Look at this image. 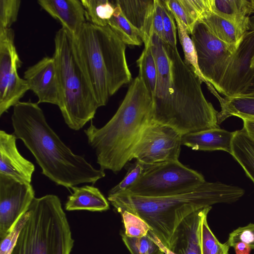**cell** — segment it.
<instances>
[{"instance_id":"1","label":"cell","mask_w":254,"mask_h":254,"mask_svg":"<svg viewBox=\"0 0 254 254\" xmlns=\"http://www.w3.org/2000/svg\"><path fill=\"white\" fill-rule=\"evenodd\" d=\"M151 46L157 67L152 120L182 134L220 128L218 112L203 93L202 80L182 60L177 48L153 33Z\"/></svg>"},{"instance_id":"2","label":"cell","mask_w":254,"mask_h":254,"mask_svg":"<svg viewBox=\"0 0 254 254\" xmlns=\"http://www.w3.org/2000/svg\"><path fill=\"white\" fill-rule=\"evenodd\" d=\"M38 104L19 102L13 107L11 119L13 134L32 154L42 174L68 189L81 184H94L104 178V170L94 168L64 143Z\"/></svg>"},{"instance_id":"3","label":"cell","mask_w":254,"mask_h":254,"mask_svg":"<svg viewBox=\"0 0 254 254\" xmlns=\"http://www.w3.org/2000/svg\"><path fill=\"white\" fill-rule=\"evenodd\" d=\"M244 193L237 186L205 182L190 191L175 195L147 197L120 194L108 196V200L119 213L126 210L144 220L150 232L173 252L178 228L185 218L214 204L234 202Z\"/></svg>"},{"instance_id":"4","label":"cell","mask_w":254,"mask_h":254,"mask_svg":"<svg viewBox=\"0 0 254 254\" xmlns=\"http://www.w3.org/2000/svg\"><path fill=\"white\" fill-rule=\"evenodd\" d=\"M152 98L141 78L136 77L112 118L102 127L92 122L84 130L100 169L114 173L131 160L133 149L152 121Z\"/></svg>"},{"instance_id":"5","label":"cell","mask_w":254,"mask_h":254,"mask_svg":"<svg viewBox=\"0 0 254 254\" xmlns=\"http://www.w3.org/2000/svg\"><path fill=\"white\" fill-rule=\"evenodd\" d=\"M74 39L99 106H104L132 79L126 60V44L109 25L99 26L89 21Z\"/></svg>"},{"instance_id":"6","label":"cell","mask_w":254,"mask_h":254,"mask_svg":"<svg viewBox=\"0 0 254 254\" xmlns=\"http://www.w3.org/2000/svg\"><path fill=\"white\" fill-rule=\"evenodd\" d=\"M53 56L58 74L60 104L65 123L79 130L94 118L99 104L77 55L74 36L64 28L56 33Z\"/></svg>"},{"instance_id":"7","label":"cell","mask_w":254,"mask_h":254,"mask_svg":"<svg viewBox=\"0 0 254 254\" xmlns=\"http://www.w3.org/2000/svg\"><path fill=\"white\" fill-rule=\"evenodd\" d=\"M28 218L10 254H70L74 240L60 198L35 197Z\"/></svg>"},{"instance_id":"8","label":"cell","mask_w":254,"mask_h":254,"mask_svg":"<svg viewBox=\"0 0 254 254\" xmlns=\"http://www.w3.org/2000/svg\"><path fill=\"white\" fill-rule=\"evenodd\" d=\"M205 182L201 173L186 166L179 160L145 165L138 180L121 194L147 197L172 195L190 191Z\"/></svg>"},{"instance_id":"9","label":"cell","mask_w":254,"mask_h":254,"mask_svg":"<svg viewBox=\"0 0 254 254\" xmlns=\"http://www.w3.org/2000/svg\"><path fill=\"white\" fill-rule=\"evenodd\" d=\"M190 35L199 69L206 84H211L219 92L220 82L233 53L200 19L195 23Z\"/></svg>"},{"instance_id":"10","label":"cell","mask_w":254,"mask_h":254,"mask_svg":"<svg viewBox=\"0 0 254 254\" xmlns=\"http://www.w3.org/2000/svg\"><path fill=\"white\" fill-rule=\"evenodd\" d=\"M182 136L173 127L152 120L135 146L131 160L134 159L147 165L178 160Z\"/></svg>"},{"instance_id":"11","label":"cell","mask_w":254,"mask_h":254,"mask_svg":"<svg viewBox=\"0 0 254 254\" xmlns=\"http://www.w3.org/2000/svg\"><path fill=\"white\" fill-rule=\"evenodd\" d=\"M11 28L0 31V116L20 102L29 90L17 73L22 62L14 43Z\"/></svg>"},{"instance_id":"12","label":"cell","mask_w":254,"mask_h":254,"mask_svg":"<svg viewBox=\"0 0 254 254\" xmlns=\"http://www.w3.org/2000/svg\"><path fill=\"white\" fill-rule=\"evenodd\" d=\"M31 184L0 174V238L3 239L25 214L35 198Z\"/></svg>"},{"instance_id":"13","label":"cell","mask_w":254,"mask_h":254,"mask_svg":"<svg viewBox=\"0 0 254 254\" xmlns=\"http://www.w3.org/2000/svg\"><path fill=\"white\" fill-rule=\"evenodd\" d=\"M254 55V30L246 33L234 52L219 85L225 97L243 94L254 73L251 67Z\"/></svg>"},{"instance_id":"14","label":"cell","mask_w":254,"mask_h":254,"mask_svg":"<svg viewBox=\"0 0 254 254\" xmlns=\"http://www.w3.org/2000/svg\"><path fill=\"white\" fill-rule=\"evenodd\" d=\"M29 90L38 97V104H60V89L57 66L53 57H45L28 67L24 73Z\"/></svg>"},{"instance_id":"15","label":"cell","mask_w":254,"mask_h":254,"mask_svg":"<svg viewBox=\"0 0 254 254\" xmlns=\"http://www.w3.org/2000/svg\"><path fill=\"white\" fill-rule=\"evenodd\" d=\"M16 139L13 133L0 130V174L31 184L35 166L18 151Z\"/></svg>"},{"instance_id":"16","label":"cell","mask_w":254,"mask_h":254,"mask_svg":"<svg viewBox=\"0 0 254 254\" xmlns=\"http://www.w3.org/2000/svg\"><path fill=\"white\" fill-rule=\"evenodd\" d=\"M37 2L74 37L86 22L85 11L81 0H39Z\"/></svg>"},{"instance_id":"17","label":"cell","mask_w":254,"mask_h":254,"mask_svg":"<svg viewBox=\"0 0 254 254\" xmlns=\"http://www.w3.org/2000/svg\"><path fill=\"white\" fill-rule=\"evenodd\" d=\"M211 206L197 210L185 218L178 228L174 252L177 254H203L202 226Z\"/></svg>"},{"instance_id":"18","label":"cell","mask_w":254,"mask_h":254,"mask_svg":"<svg viewBox=\"0 0 254 254\" xmlns=\"http://www.w3.org/2000/svg\"><path fill=\"white\" fill-rule=\"evenodd\" d=\"M129 22L140 32L144 46L151 43L153 35L154 0H116Z\"/></svg>"},{"instance_id":"19","label":"cell","mask_w":254,"mask_h":254,"mask_svg":"<svg viewBox=\"0 0 254 254\" xmlns=\"http://www.w3.org/2000/svg\"><path fill=\"white\" fill-rule=\"evenodd\" d=\"M235 133L220 128L188 133L182 134V144L194 150H222L231 155Z\"/></svg>"},{"instance_id":"20","label":"cell","mask_w":254,"mask_h":254,"mask_svg":"<svg viewBox=\"0 0 254 254\" xmlns=\"http://www.w3.org/2000/svg\"><path fill=\"white\" fill-rule=\"evenodd\" d=\"M71 189L72 193L68 196L64 205L66 210L102 212L109 209L108 201L97 188L85 185L72 187Z\"/></svg>"},{"instance_id":"21","label":"cell","mask_w":254,"mask_h":254,"mask_svg":"<svg viewBox=\"0 0 254 254\" xmlns=\"http://www.w3.org/2000/svg\"><path fill=\"white\" fill-rule=\"evenodd\" d=\"M211 11L246 32L254 30V16H249V0H211Z\"/></svg>"},{"instance_id":"22","label":"cell","mask_w":254,"mask_h":254,"mask_svg":"<svg viewBox=\"0 0 254 254\" xmlns=\"http://www.w3.org/2000/svg\"><path fill=\"white\" fill-rule=\"evenodd\" d=\"M199 19L215 37L228 46L232 53L237 50L242 39L248 33L212 11L206 12Z\"/></svg>"},{"instance_id":"23","label":"cell","mask_w":254,"mask_h":254,"mask_svg":"<svg viewBox=\"0 0 254 254\" xmlns=\"http://www.w3.org/2000/svg\"><path fill=\"white\" fill-rule=\"evenodd\" d=\"M209 90L218 99L220 104L221 111L217 115L218 124L231 116L242 120L254 119V94L223 98L213 87Z\"/></svg>"},{"instance_id":"24","label":"cell","mask_w":254,"mask_h":254,"mask_svg":"<svg viewBox=\"0 0 254 254\" xmlns=\"http://www.w3.org/2000/svg\"><path fill=\"white\" fill-rule=\"evenodd\" d=\"M231 155L254 184V141L244 128L235 131Z\"/></svg>"},{"instance_id":"25","label":"cell","mask_w":254,"mask_h":254,"mask_svg":"<svg viewBox=\"0 0 254 254\" xmlns=\"http://www.w3.org/2000/svg\"><path fill=\"white\" fill-rule=\"evenodd\" d=\"M116 2L115 10L108 25L126 45H141L143 42L140 32L126 18L116 0Z\"/></svg>"},{"instance_id":"26","label":"cell","mask_w":254,"mask_h":254,"mask_svg":"<svg viewBox=\"0 0 254 254\" xmlns=\"http://www.w3.org/2000/svg\"><path fill=\"white\" fill-rule=\"evenodd\" d=\"M81 2L89 22L99 26L108 25L115 10L116 0H81Z\"/></svg>"},{"instance_id":"27","label":"cell","mask_w":254,"mask_h":254,"mask_svg":"<svg viewBox=\"0 0 254 254\" xmlns=\"http://www.w3.org/2000/svg\"><path fill=\"white\" fill-rule=\"evenodd\" d=\"M136 63L139 68L138 76L143 81L152 98L156 91L157 72L151 43L144 46V49L136 61Z\"/></svg>"},{"instance_id":"28","label":"cell","mask_w":254,"mask_h":254,"mask_svg":"<svg viewBox=\"0 0 254 254\" xmlns=\"http://www.w3.org/2000/svg\"><path fill=\"white\" fill-rule=\"evenodd\" d=\"M177 24L178 36L184 54L185 63L193 72L206 83V81L199 69L197 57L194 44L189 36L186 28L184 24L177 17H174Z\"/></svg>"},{"instance_id":"29","label":"cell","mask_w":254,"mask_h":254,"mask_svg":"<svg viewBox=\"0 0 254 254\" xmlns=\"http://www.w3.org/2000/svg\"><path fill=\"white\" fill-rule=\"evenodd\" d=\"M122 240L130 254H165L151 237L149 232L144 237L133 238L122 234Z\"/></svg>"},{"instance_id":"30","label":"cell","mask_w":254,"mask_h":254,"mask_svg":"<svg viewBox=\"0 0 254 254\" xmlns=\"http://www.w3.org/2000/svg\"><path fill=\"white\" fill-rule=\"evenodd\" d=\"M127 165V173L124 179L108 192V196H115L124 193L128 190L140 178L145 168L142 163L135 160Z\"/></svg>"},{"instance_id":"31","label":"cell","mask_w":254,"mask_h":254,"mask_svg":"<svg viewBox=\"0 0 254 254\" xmlns=\"http://www.w3.org/2000/svg\"><path fill=\"white\" fill-rule=\"evenodd\" d=\"M121 215L125 227V235L127 237L140 238L146 236L150 231L148 224L140 217L126 210Z\"/></svg>"},{"instance_id":"32","label":"cell","mask_w":254,"mask_h":254,"mask_svg":"<svg viewBox=\"0 0 254 254\" xmlns=\"http://www.w3.org/2000/svg\"><path fill=\"white\" fill-rule=\"evenodd\" d=\"M21 0H0V30L11 28L16 20Z\"/></svg>"},{"instance_id":"33","label":"cell","mask_w":254,"mask_h":254,"mask_svg":"<svg viewBox=\"0 0 254 254\" xmlns=\"http://www.w3.org/2000/svg\"><path fill=\"white\" fill-rule=\"evenodd\" d=\"M165 43L173 48L177 47V26L175 18L163 0H160Z\"/></svg>"},{"instance_id":"34","label":"cell","mask_w":254,"mask_h":254,"mask_svg":"<svg viewBox=\"0 0 254 254\" xmlns=\"http://www.w3.org/2000/svg\"><path fill=\"white\" fill-rule=\"evenodd\" d=\"M240 242L248 244L251 249H254V224L240 227L232 232L226 243L231 247Z\"/></svg>"},{"instance_id":"35","label":"cell","mask_w":254,"mask_h":254,"mask_svg":"<svg viewBox=\"0 0 254 254\" xmlns=\"http://www.w3.org/2000/svg\"><path fill=\"white\" fill-rule=\"evenodd\" d=\"M29 215V212L27 210L19 219L12 231L3 239L0 240V254H10Z\"/></svg>"},{"instance_id":"36","label":"cell","mask_w":254,"mask_h":254,"mask_svg":"<svg viewBox=\"0 0 254 254\" xmlns=\"http://www.w3.org/2000/svg\"><path fill=\"white\" fill-rule=\"evenodd\" d=\"M219 241L210 229L205 217L202 226V249L203 254H210L212 249Z\"/></svg>"},{"instance_id":"37","label":"cell","mask_w":254,"mask_h":254,"mask_svg":"<svg viewBox=\"0 0 254 254\" xmlns=\"http://www.w3.org/2000/svg\"><path fill=\"white\" fill-rule=\"evenodd\" d=\"M152 28L153 33L165 43L160 0H154Z\"/></svg>"},{"instance_id":"38","label":"cell","mask_w":254,"mask_h":254,"mask_svg":"<svg viewBox=\"0 0 254 254\" xmlns=\"http://www.w3.org/2000/svg\"><path fill=\"white\" fill-rule=\"evenodd\" d=\"M230 246L226 242L224 244L218 241L212 249L210 254H228Z\"/></svg>"},{"instance_id":"39","label":"cell","mask_w":254,"mask_h":254,"mask_svg":"<svg viewBox=\"0 0 254 254\" xmlns=\"http://www.w3.org/2000/svg\"><path fill=\"white\" fill-rule=\"evenodd\" d=\"M244 127L248 135L254 141V119H243Z\"/></svg>"},{"instance_id":"40","label":"cell","mask_w":254,"mask_h":254,"mask_svg":"<svg viewBox=\"0 0 254 254\" xmlns=\"http://www.w3.org/2000/svg\"><path fill=\"white\" fill-rule=\"evenodd\" d=\"M236 254H250L251 248L247 244L240 242L234 246Z\"/></svg>"},{"instance_id":"41","label":"cell","mask_w":254,"mask_h":254,"mask_svg":"<svg viewBox=\"0 0 254 254\" xmlns=\"http://www.w3.org/2000/svg\"><path fill=\"white\" fill-rule=\"evenodd\" d=\"M149 233L152 239L156 243V244L160 247V248L164 252L165 254H177V253L172 251L171 250H169V249L165 247L162 244L160 241L153 233H152L150 232V231H149Z\"/></svg>"},{"instance_id":"42","label":"cell","mask_w":254,"mask_h":254,"mask_svg":"<svg viewBox=\"0 0 254 254\" xmlns=\"http://www.w3.org/2000/svg\"><path fill=\"white\" fill-rule=\"evenodd\" d=\"M248 94H254V73L243 93Z\"/></svg>"},{"instance_id":"43","label":"cell","mask_w":254,"mask_h":254,"mask_svg":"<svg viewBox=\"0 0 254 254\" xmlns=\"http://www.w3.org/2000/svg\"><path fill=\"white\" fill-rule=\"evenodd\" d=\"M250 15L254 13V0H249Z\"/></svg>"},{"instance_id":"44","label":"cell","mask_w":254,"mask_h":254,"mask_svg":"<svg viewBox=\"0 0 254 254\" xmlns=\"http://www.w3.org/2000/svg\"><path fill=\"white\" fill-rule=\"evenodd\" d=\"M251 67L252 68H254V55L252 60Z\"/></svg>"}]
</instances>
